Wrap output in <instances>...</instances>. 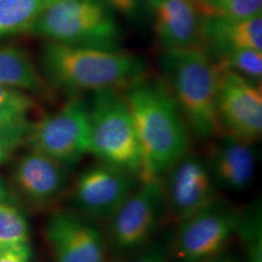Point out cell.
<instances>
[{"mask_svg":"<svg viewBox=\"0 0 262 262\" xmlns=\"http://www.w3.org/2000/svg\"><path fill=\"white\" fill-rule=\"evenodd\" d=\"M142 153V179H162L189 150L191 133L163 78L145 75L124 93Z\"/></svg>","mask_w":262,"mask_h":262,"instance_id":"cell-1","label":"cell"},{"mask_svg":"<svg viewBox=\"0 0 262 262\" xmlns=\"http://www.w3.org/2000/svg\"><path fill=\"white\" fill-rule=\"evenodd\" d=\"M41 67L48 80L73 95L127 89L147 75L146 62L133 52L54 41L42 50Z\"/></svg>","mask_w":262,"mask_h":262,"instance_id":"cell-2","label":"cell"},{"mask_svg":"<svg viewBox=\"0 0 262 262\" xmlns=\"http://www.w3.org/2000/svg\"><path fill=\"white\" fill-rule=\"evenodd\" d=\"M158 62L191 136L201 141L217 136V68L208 52L201 48L162 50Z\"/></svg>","mask_w":262,"mask_h":262,"instance_id":"cell-3","label":"cell"},{"mask_svg":"<svg viewBox=\"0 0 262 262\" xmlns=\"http://www.w3.org/2000/svg\"><path fill=\"white\" fill-rule=\"evenodd\" d=\"M31 32L72 47L120 49L122 28L103 0H54Z\"/></svg>","mask_w":262,"mask_h":262,"instance_id":"cell-4","label":"cell"},{"mask_svg":"<svg viewBox=\"0 0 262 262\" xmlns=\"http://www.w3.org/2000/svg\"><path fill=\"white\" fill-rule=\"evenodd\" d=\"M90 155L142 179L143 162L129 104L122 90H101L89 104Z\"/></svg>","mask_w":262,"mask_h":262,"instance_id":"cell-5","label":"cell"},{"mask_svg":"<svg viewBox=\"0 0 262 262\" xmlns=\"http://www.w3.org/2000/svg\"><path fill=\"white\" fill-rule=\"evenodd\" d=\"M165 220L162 179L140 181L125 202L108 219L107 245L114 253H139L150 243Z\"/></svg>","mask_w":262,"mask_h":262,"instance_id":"cell-6","label":"cell"},{"mask_svg":"<svg viewBox=\"0 0 262 262\" xmlns=\"http://www.w3.org/2000/svg\"><path fill=\"white\" fill-rule=\"evenodd\" d=\"M26 143L29 149L73 168L90 155L89 103L72 95L56 112L31 123Z\"/></svg>","mask_w":262,"mask_h":262,"instance_id":"cell-7","label":"cell"},{"mask_svg":"<svg viewBox=\"0 0 262 262\" xmlns=\"http://www.w3.org/2000/svg\"><path fill=\"white\" fill-rule=\"evenodd\" d=\"M242 208L219 196L211 204L178 225L170 243L178 262H203L225 251L237 235Z\"/></svg>","mask_w":262,"mask_h":262,"instance_id":"cell-8","label":"cell"},{"mask_svg":"<svg viewBox=\"0 0 262 262\" xmlns=\"http://www.w3.org/2000/svg\"><path fill=\"white\" fill-rule=\"evenodd\" d=\"M216 68V111L220 131L247 142L255 143L262 135L260 83H255L217 66Z\"/></svg>","mask_w":262,"mask_h":262,"instance_id":"cell-9","label":"cell"},{"mask_svg":"<svg viewBox=\"0 0 262 262\" xmlns=\"http://www.w3.org/2000/svg\"><path fill=\"white\" fill-rule=\"evenodd\" d=\"M140 181L135 173L98 162L75 179L70 192L71 209L91 220L107 221Z\"/></svg>","mask_w":262,"mask_h":262,"instance_id":"cell-10","label":"cell"},{"mask_svg":"<svg viewBox=\"0 0 262 262\" xmlns=\"http://www.w3.org/2000/svg\"><path fill=\"white\" fill-rule=\"evenodd\" d=\"M165 220L178 226L219 198L205 159L185 153L162 178Z\"/></svg>","mask_w":262,"mask_h":262,"instance_id":"cell-11","label":"cell"},{"mask_svg":"<svg viewBox=\"0 0 262 262\" xmlns=\"http://www.w3.org/2000/svg\"><path fill=\"white\" fill-rule=\"evenodd\" d=\"M45 238L56 262H107L106 237L94 220L72 209L49 216Z\"/></svg>","mask_w":262,"mask_h":262,"instance_id":"cell-12","label":"cell"},{"mask_svg":"<svg viewBox=\"0 0 262 262\" xmlns=\"http://www.w3.org/2000/svg\"><path fill=\"white\" fill-rule=\"evenodd\" d=\"M216 188L231 193L247 191L256 171L254 143L220 133L211 139L205 159Z\"/></svg>","mask_w":262,"mask_h":262,"instance_id":"cell-13","label":"cell"},{"mask_svg":"<svg viewBox=\"0 0 262 262\" xmlns=\"http://www.w3.org/2000/svg\"><path fill=\"white\" fill-rule=\"evenodd\" d=\"M12 181L26 201L41 208L63 195L70 182V168L29 149L16 162Z\"/></svg>","mask_w":262,"mask_h":262,"instance_id":"cell-14","label":"cell"},{"mask_svg":"<svg viewBox=\"0 0 262 262\" xmlns=\"http://www.w3.org/2000/svg\"><path fill=\"white\" fill-rule=\"evenodd\" d=\"M163 50L204 49L203 10L193 0H147Z\"/></svg>","mask_w":262,"mask_h":262,"instance_id":"cell-15","label":"cell"},{"mask_svg":"<svg viewBox=\"0 0 262 262\" xmlns=\"http://www.w3.org/2000/svg\"><path fill=\"white\" fill-rule=\"evenodd\" d=\"M204 50L210 58L225 52L254 49L262 51V17H231L205 12L202 18Z\"/></svg>","mask_w":262,"mask_h":262,"instance_id":"cell-16","label":"cell"},{"mask_svg":"<svg viewBox=\"0 0 262 262\" xmlns=\"http://www.w3.org/2000/svg\"><path fill=\"white\" fill-rule=\"evenodd\" d=\"M0 85L38 93L44 89L41 75L28 54L22 49H0Z\"/></svg>","mask_w":262,"mask_h":262,"instance_id":"cell-17","label":"cell"},{"mask_svg":"<svg viewBox=\"0 0 262 262\" xmlns=\"http://www.w3.org/2000/svg\"><path fill=\"white\" fill-rule=\"evenodd\" d=\"M54 0H0V39L31 31L39 15Z\"/></svg>","mask_w":262,"mask_h":262,"instance_id":"cell-18","label":"cell"},{"mask_svg":"<svg viewBox=\"0 0 262 262\" xmlns=\"http://www.w3.org/2000/svg\"><path fill=\"white\" fill-rule=\"evenodd\" d=\"M27 219L10 199H0V250L29 245Z\"/></svg>","mask_w":262,"mask_h":262,"instance_id":"cell-19","label":"cell"},{"mask_svg":"<svg viewBox=\"0 0 262 262\" xmlns=\"http://www.w3.org/2000/svg\"><path fill=\"white\" fill-rule=\"evenodd\" d=\"M211 60L217 67L234 72L255 83H261L262 51L254 49H241L225 52Z\"/></svg>","mask_w":262,"mask_h":262,"instance_id":"cell-20","label":"cell"},{"mask_svg":"<svg viewBox=\"0 0 262 262\" xmlns=\"http://www.w3.org/2000/svg\"><path fill=\"white\" fill-rule=\"evenodd\" d=\"M237 235L249 255L248 262H261V206L249 205L242 209Z\"/></svg>","mask_w":262,"mask_h":262,"instance_id":"cell-21","label":"cell"},{"mask_svg":"<svg viewBox=\"0 0 262 262\" xmlns=\"http://www.w3.org/2000/svg\"><path fill=\"white\" fill-rule=\"evenodd\" d=\"M203 12L231 17H253L261 15L262 0H201Z\"/></svg>","mask_w":262,"mask_h":262,"instance_id":"cell-22","label":"cell"},{"mask_svg":"<svg viewBox=\"0 0 262 262\" xmlns=\"http://www.w3.org/2000/svg\"><path fill=\"white\" fill-rule=\"evenodd\" d=\"M29 127L31 122H28V118L0 125V165L25 145Z\"/></svg>","mask_w":262,"mask_h":262,"instance_id":"cell-23","label":"cell"},{"mask_svg":"<svg viewBox=\"0 0 262 262\" xmlns=\"http://www.w3.org/2000/svg\"><path fill=\"white\" fill-rule=\"evenodd\" d=\"M170 243L165 239L150 242L130 262H170Z\"/></svg>","mask_w":262,"mask_h":262,"instance_id":"cell-24","label":"cell"},{"mask_svg":"<svg viewBox=\"0 0 262 262\" xmlns=\"http://www.w3.org/2000/svg\"><path fill=\"white\" fill-rule=\"evenodd\" d=\"M113 11L119 12L129 21L142 17L147 8V0H103Z\"/></svg>","mask_w":262,"mask_h":262,"instance_id":"cell-25","label":"cell"},{"mask_svg":"<svg viewBox=\"0 0 262 262\" xmlns=\"http://www.w3.org/2000/svg\"><path fill=\"white\" fill-rule=\"evenodd\" d=\"M0 107H18L31 111L34 102L26 91L0 85Z\"/></svg>","mask_w":262,"mask_h":262,"instance_id":"cell-26","label":"cell"},{"mask_svg":"<svg viewBox=\"0 0 262 262\" xmlns=\"http://www.w3.org/2000/svg\"><path fill=\"white\" fill-rule=\"evenodd\" d=\"M32 251L29 245L0 250V262H31Z\"/></svg>","mask_w":262,"mask_h":262,"instance_id":"cell-27","label":"cell"},{"mask_svg":"<svg viewBox=\"0 0 262 262\" xmlns=\"http://www.w3.org/2000/svg\"><path fill=\"white\" fill-rule=\"evenodd\" d=\"M29 110L18 107H0V125L27 119Z\"/></svg>","mask_w":262,"mask_h":262,"instance_id":"cell-28","label":"cell"},{"mask_svg":"<svg viewBox=\"0 0 262 262\" xmlns=\"http://www.w3.org/2000/svg\"><path fill=\"white\" fill-rule=\"evenodd\" d=\"M203 262H244L242 258H239L238 256H235L233 254H226L225 251L222 253L215 255L208 260L203 261Z\"/></svg>","mask_w":262,"mask_h":262,"instance_id":"cell-29","label":"cell"},{"mask_svg":"<svg viewBox=\"0 0 262 262\" xmlns=\"http://www.w3.org/2000/svg\"><path fill=\"white\" fill-rule=\"evenodd\" d=\"M0 199H9V193L6 189L4 180L0 178Z\"/></svg>","mask_w":262,"mask_h":262,"instance_id":"cell-30","label":"cell"},{"mask_svg":"<svg viewBox=\"0 0 262 262\" xmlns=\"http://www.w3.org/2000/svg\"><path fill=\"white\" fill-rule=\"evenodd\" d=\"M193 2L196 3V4H198L199 6H201V0H193ZM201 9H202V6H201Z\"/></svg>","mask_w":262,"mask_h":262,"instance_id":"cell-31","label":"cell"}]
</instances>
